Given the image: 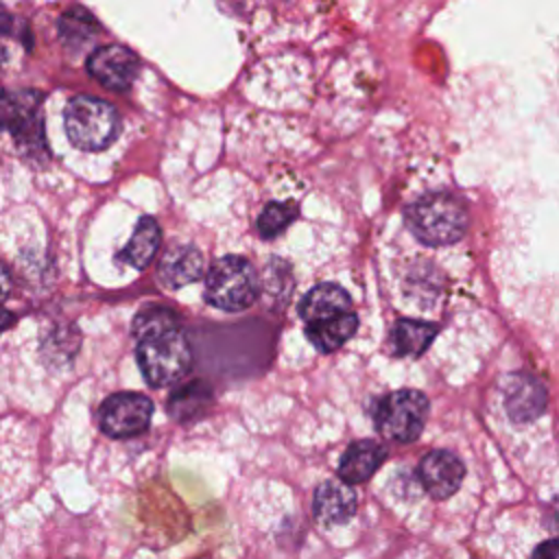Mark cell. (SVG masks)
<instances>
[{"label":"cell","mask_w":559,"mask_h":559,"mask_svg":"<svg viewBox=\"0 0 559 559\" xmlns=\"http://www.w3.org/2000/svg\"><path fill=\"white\" fill-rule=\"evenodd\" d=\"M299 314L306 325L308 341L319 352L338 349L358 328L352 299L338 284H317L310 288L299 301Z\"/></svg>","instance_id":"cell-2"},{"label":"cell","mask_w":559,"mask_h":559,"mask_svg":"<svg viewBox=\"0 0 559 559\" xmlns=\"http://www.w3.org/2000/svg\"><path fill=\"white\" fill-rule=\"evenodd\" d=\"M384 459H386V450L382 443L373 439L354 441L338 461V476L347 485L365 483L376 474V469L384 463Z\"/></svg>","instance_id":"cell-14"},{"label":"cell","mask_w":559,"mask_h":559,"mask_svg":"<svg viewBox=\"0 0 559 559\" xmlns=\"http://www.w3.org/2000/svg\"><path fill=\"white\" fill-rule=\"evenodd\" d=\"M159 242H162V231H159L157 221L153 216H142L138 221L129 242L118 253V260L142 271L153 262V258L159 249Z\"/></svg>","instance_id":"cell-15"},{"label":"cell","mask_w":559,"mask_h":559,"mask_svg":"<svg viewBox=\"0 0 559 559\" xmlns=\"http://www.w3.org/2000/svg\"><path fill=\"white\" fill-rule=\"evenodd\" d=\"M153 415V402L135 391H120L109 395L96 413L98 428L111 439H127L142 435Z\"/></svg>","instance_id":"cell-8"},{"label":"cell","mask_w":559,"mask_h":559,"mask_svg":"<svg viewBox=\"0 0 559 559\" xmlns=\"http://www.w3.org/2000/svg\"><path fill=\"white\" fill-rule=\"evenodd\" d=\"M11 288H13V282H11V273H9V269L0 262V304L9 297V293H11Z\"/></svg>","instance_id":"cell-21"},{"label":"cell","mask_w":559,"mask_h":559,"mask_svg":"<svg viewBox=\"0 0 559 559\" xmlns=\"http://www.w3.org/2000/svg\"><path fill=\"white\" fill-rule=\"evenodd\" d=\"M435 336H437V325L426 321L400 319L391 328V345L395 354H402V356L421 354L432 343Z\"/></svg>","instance_id":"cell-17"},{"label":"cell","mask_w":559,"mask_h":559,"mask_svg":"<svg viewBox=\"0 0 559 559\" xmlns=\"http://www.w3.org/2000/svg\"><path fill=\"white\" fill-rule=\"evenodd\" d=\"M297 218V205L293 201H271L258 216V234L262 238L280 236Z\"/></svg>","instance_id":"cell-18"},{"label":"cell","mask_w":559,"mask_h":559,"mask_svg":"<svg viewBox=\"0 0 559 559\" xmlns=\"http://www.w3.org/2000/svg\"><path fill=\"white\" fill-rule=\"evenodd\" d=\"M465 467L450 450H432L419 461V480L424 489L437 498H450L463 483Z\"/></svg>","instance_id":"cell-10"},{"label":"cell","mask_w":559,"mask_h":559,"mask_svg":"<svg viewBox=\"0 0 559 559\" xmlns=\"http://www.w3.org/2000/svg\"><path fill=\"white\" fill-rule=\"evenodd\" d=\"M41 103L44 94L39 90H9L0 94V131L11 133L28 153L46 148Z\"/></svg>","instance_id":"cell-6"},{"label":"cell","mask_w":559,"mask_h":559,"mask_svg":"<svg viewBox=\"0 0 559 559\" xmlns=\"http://www.w3.org/2000/svg\"><path fill=\"white\" fill-rule=\"evenodd\" d=\"M63 124L68 140L81 151L107 148L120 131L118 111L103 98L74 96L63 109Z\"/></svg>","instance_id":"cell-4"},{"label":"cell","mask_w":559,"mask_h":559,"mask_svg":"<svg viewBox=\"0 0 559 559\" xmlns=\"http://www.w3.org/2000/svg\"><path fill=\"white\" fill-rule=\"evenodd\" d=\"M531 559H559V539H546L542 542Z\"/></svg>","instance_id":"cell-20"},{"label":"cell","mask_w":559,"mask_h":559,"mask_svg":"<svg viewBox=\"0 0 559 559\" xmlns=\"http://www.w3.org/2000/svg\"><path fill=\"white\" fill-rule=\"evenodd\" d=\"M90 74L109 90H127L140 72V59L133 50L120 44L98 46L87 59Z\"/></svg>","instance_id":"cell-9"},{"label":"cell","mask_w":559,"mask_h":559,"mask_svg":"<svg viewBox=\"0 0 559 559\" xmlns=\"http://www.w3.org/2000/svg\"><path fill=\"white\" fill-rule=\"evenodd\" d=\"M203 275V255L192 245H175L166 249L157 264V277L166 288H181Z\"/></svg>","instance_id":"cell-13"},{"label":"cell","mask_w":559,"mask_h":559,"mask_svg":"<svg viewBox=\"0 0 559 559\" xmlns=\"http://www.w3.org/2000/svg\"><path fill=\"white\" fill-rule=\"evenodd\" d=\"M13 321H15V314L0 308V334H2L9 325H13Z\"/></svg>","instance_id":"cell-22"},{"label":"cell","mask_w":559,"mask_h":559,"mask_svg":"<svg viewBox=\"0 0 559 559\" xmlns=\"http://www.w3.org/2000/svg\"><path fill=\"white\" fill-rule=\"evenodd\" d=\"M11 31V15H0V33Z\"/></svg>","instance_id":"cell-23"},{"label":"cell","mask_w":559,"mask_h":559,"mask_svg":"<svg viewBox=\"0 0 559 559\" xmlns=\"http://www.w3.org/2000/svg\"><path fill=\"white\" fill-rule=\"evenodd\" d=\"M504 400V408L513 421H533L546 406V389L531 373H511L507 378Z\"/></svg>","instance_id":"cell-11"},{"label":"cell","mask_w":559,"mask_h":559,"mask_svg":"<svg viewBox=\"0 0 559 559\" xmlns=\"http://www.w3.org/2000/svg\"><path fill=\"white\" fill-rule=\"evenodd\" d=\"M406 225L424 245L443 247L463 238L467 212L459 197L432 192L408 205Z\"/></svg>","instance_id":"cell-3"},{"label":"cell","mask_w":559,"mask_h":559,"mask_svg":"<svg viewBox=\"0 0 559 559\" xmlns=\"http://www.w3.org/2000/svg\"><path fill=\"white\" fill-rule=\"evenodd\" d=\"M356 491L343 480H325L314 491L312 511L319 524L338 526L352 520L356 513Z\"/></svg>","instance_id":"cell-12"},{"label":"cell","mask_w":559,"mask_h":559,"mask_svg":"<svg viewBox=\"0 0 559 559\" xmlns=\"http://www.w3.org/2000/svg\"><path fill=\"white\" fill-rule=\"evenodd\" d=\"M260 295V280L251 262L242 255L216 260L205 280V299L218 310L240 312Z\"/></svg>","instance_id":"cell-5"},{"label":"cell","mask_w":559,"mask_h":559,"mask_svg":"<svg viewBox=\"0 0 559 559\" xmlns=\"http://www.w3.org/2000/svg\"><path fill=\"white\" fill-rule=\"evenodd\" d=\"M59 31H61L66 41L83 44V41L94 37V33L98 31V24L94 22V17L83 7H72L70 11H66L59 17Z\"/></svg>","instance_id":"cell-19"},{"label":"cell","mask_w":559,"mask_h":559,"mask_svg":"<svg viewBox=\"0 0 559 559\" xmlns=\"http://www.w3.org/2000/svg\"><path fill=\"white\" fill-rule=\"evenodd\" d=\"M212 389L203 380H192L175 389L168 397V413L177 421H194L207 413L212 406Z\"/></svg>","instance_id":"cell-16"},{"label":"cell","mask_w":559,"mask_h":559,"mask_svg":"<svg viewBox=\"0 0 559 559\" xmlns=\"http://www.w3.org/2000/svg\"><path fill=\"white\" fill-rule=\"evenodd\" d=\"M131 336L140 371L151 386L175 384L190 371L192 349L175 310L159 304L144 306L131 323Z\"/></svg>","instance_id":"cell-1"},{"label":"cell","mask_w":559,"mask_h":559,"mask_svg":"<svg viewBox=\"0 0 559 559\" xmlns=\"http://www.w3.org/2000/svg\"><path fill=\"white\" fill-rule=\"evenodd\" d=\"M426 417L428 397L415 389H402L380 400L376 408V428L391 441L411 443L421 435Z\"/></svg>","instance_id":"cell-7"}]
</instances>
